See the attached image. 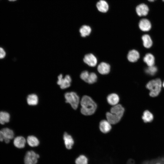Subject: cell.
Listing matches in <instances>:
<instances>
[{
	"instance_id": "obj_1",
	"label": "cell",
	"mask_w": 164,
	"mask_h": 164,
	"mask_svg": "<svg viewBox=\"0 0 164 164\" xmlns=\"http://www.w3.org/2000/svg\"><path fill=\"white\" fill-rule=\"evenodd\" d=\"M81 113L85 115H90L94 113L97 108L96 103L90 97L84 95L80 101Z\"/></svg>"
},
{
	"instance_id": "obj_2",
	"label": "cell",
	"mask_w": 164,
	"mask_h": 164,
	"mask_svg": "<svg viewBox=\"0 0 164 164\" xmlns=\"http://www.w3.org/2000/svg\"><path fill=\"white\" fill-rule=\"evenodd\" d=\"M124 111L125 109L121 104L114 106L111 109L110 112L106 113L107 120L111 124H116L120 120Z\"/></svg>"
},
{
	"instance_id": "obj_3",
	"label": "cell",
	"mask_w": 164,
	"mask_h": 164,
	"mask_svg": "<svg viewBox=\"0 0 164 164\" xmlns=\"http://www.w3.org/2000/svg\"><path fill=\"white\" fill-rule=\"evenodd\" d=\"M146 87L150 91L149 95L152 97L157 96L161 91L162 82L159 78L150 81L146 85Z\"/></svg>"
},
{
	"instance_id": "obj_4",
	"label": "cell",
	"mask_w": 164,
	"mask_h": 164,
	"mask_svg": "<svg viewBox=\"0 0 164 164\" xmlns=\"http://www.w3.org/2000/svg\"><path fill=\"white\" fill-rule=\"evenodd\" d=\"M65 101L69 104L74 109H76L79 103V97L74 92H67L64 94Z\"/></svg>"
},
{
	"instance_id": "obj_5",
	"label": "cell",
	"mask_w": 164,
	"mask_h": 164,
	"mask_svg": "<svg viewBox=\"0 0 164 164\" xmlns=\"http://www.w3.org/2000/svg\"><path fill=\"white\" fill-rule=\"evenodd\" d=\"M14 133L11 129L5 128L0 130V141H4L6 143L9 142L10 140L13 139Z\"/></svg>"
},
{
	"instance_id": "obj_6",
	"label": "cell",
	"mask_w": 164,
	"mask_h": 164,
	"mask_svg": "<svg viewBox=\"0 0 164 164\" xmlns=\"http://www.w3.org/2000/svg\"><path fill=\"white\" fill-rule=\"evenodd\" d=\"M71 82V78L69 75H67L63 77V74H60L58 76L57 83L61 89H65L69 87Z\"/></svg>"
},
{
	"instance_id": "obj_7",
	"label": "cell",
	"mask_w": 164,
	"mask_h": 164,
	"mask_svg": "<svg viewBox=\"0 0 164 164\" xmlns=\"http://www.w3.org/2000/svg\"><path fill=\"white\" fill-rule=\"evenodd\" d=\"M39 156L33 151H27L24 159L25 164H36Z\"/></svg>"
},
{
	"instance_id": "obj_8",
	"label": "cell",
	"mask_w": 164,
	"mask_h": 164,
	"mask_svg": "<svg viewBox=\"0 0 164 164\" xmlns=\"http://www.w3.org/2000/svg\"><path fill=\"white\" fill-rule=\"evenodd\" d=\"M84 62L88 65L94 67L97 63V59L93 54L89 53L86 54L83 58Z\"/></svg>"
},
{
	"instance_id": "obj_9",
	"label": "cell",
	"mask_w": 164,
	"mask_h": 164,
	"mask_svg": "<svg viewBox=\"0 0 164 164\" xmlns=\"http://www.w3.org/2000/svg\"><path fill=\"white\" fill-rule=\"evenodd\" d=\"M110 64L106 62H102L100 63L97 67L98 71L102 74H108L110 70Z\"/></svg>"
},
{
	"instance_id": "obj_10",
	"label": "cell",
	"mask_w": 164,
	"mask_h": 164,
	"mask_svg": "<svg viewBox=\"0 0 164 164\" xmlns=\"http://www.w3.org/2000/svg\"><path fill=\"white\" fill-rule=\"evenodd\" d=\"M137 14L140 16L147 15L149 11L147 5L145 4H141L138 5L136 8Z\"/></svg>"
},
{
	"instance_id": "obj_11",
	"label": "cell",
	"mask_w": 164,
	"mask_h": 164,
	"mask_svg": "<svg viewBox=\"0 0 164 164\" xmlns=\"http://www.w3.org/2000/svg\"><path fill=\"white\" fill-rule=\"evenodd\" d=\"M139 27L142 31L146 32L149 31L151 28V24L149 21L147 19H141L139 23Z\"/></svg>"
},
{
	"instance_id": "obj_12",
	"label": "cell",
	"mask_w": 164,
	"mask_h": 164,
	"mask_svg": "<svg viewBox=\"0 0 164 164\" xmlns=\"http://www.w3.org/2000/svg\"><path fill=\"white\" fill-rule=\"evenodd\" d=\"M63 139L66 148L69 149H71L74 144V140L72 137L65 132L63 135Z\"/></svg>"
},
{
	"instance_id": "obj_13",
	"label": "cell",
	"mask_w": 164,
	"mask_h": 164,
	"mask_svg": "<svg viewBox=\"0 0 164 164\" xmlns=\"http://www.w3.org/2000/svg\"><path fill=\"white\" fill-rule=\"evenodd\" d=\"M99 128L103 133H107L111 129V124L107 120H103L100 123Z\"/></svg>"
},
{
	"instance_id": "obj_14",
	"label": "cell",
	"mask_w": 164,
	"mask_h": 164,
	"mask_svg": "<svg viewBox=\"0 0 164 164\" xmlns=\"http://www.w3.org/2000/svg\"><path fill=\"white\" fill-rule=\"evenodd\" d=\"M26 140L22 136H18L15 137L13 141V144L16 148L19 149L23 148L25 145Z\"/></svg>"
},
{
	"instance_id": "obj_15",
	"label": "cell",
	"mask_w": 164,
	"mask_h": 164,
	"mask_svg": "<svg viewBox=\"0 0 164 164\" xmlns=\"http://www.w3.org/2000/svg\"><path fill=\"white\" fill-rule=\"evenodd\" d=\"M140 55L139 52L135 50H132L129 51L127 55V58L130 62H134L136 61L139 58Z\"/></svg>"
},
{
	"instance_id": "obj_16",
	"label": "cell",
	"mask_w": 164,
	"mask_h": 164,
	"mask_svg": "<svg viewBox=\"0 0 164 164\" xmlns=\"http://www.w3.org/2000/svg\"><path fill=\"white\" fill-rule=\"evenodd\" d=\"M107 101L110 105L114 106L117 104L119 101V97L115 93L111 94L107 97Z\"/></svg>"
},
{
	"instance_id": "obj_17",
	"label": "cell",
	"mask_w": 164,
	"mask_h": 164,
	"mask_svg": "<svg viewBox=\"0 0 164 164\" xmlns=\"http://www.w3.org/2000/svg\"><path fill=\"white\" fill-rule=\"evenodd\" d=\"M98 10L102 12H106L108 9V5L107 2L104 0H100L96 4Z\"/></svg>"
},
{
	"instance_id": "obj_18",
	"label": "cell",
	"mask_w": 164,
	"mask_h": 164,
	"mask_svg": "<svg viewBox=\"0 0 164 164\" xmlns=\"http://www.w3.org/2000/svg\"><path fill=\"white\" fill-rule=\"evenodd\" d=\"M27 102L30 105L35 106L37 105L38 102V97L35 94H32L29 95L27 97Z\"/></svg>"
},
{
	"instance_id": "obj_19",
	"label": "cell",
	"mask_w": 164,
	"mask_h": 164,
	"mask_svg": "<svg viewBox=\"0 0 164 164\" xmlns=\"http://www.w3.org/2000/svg\"><path fill=\"white\" fill-rule=\"evenodd\" d=\"M10 118L9 113L5 111L0 112V124L4 125L9 122Z\"/></svg>"
},
{
	"instance_id": "obj_20",
	"label": "cell",
	"mask_w": 164,
	"mask_h": 164,
	"mask_svg": "<svg viewBox=\"0 0 164 164\" xmlns=\"http://www.w3.org/2000/svg\"><path fill=\"white\" fill-rule=\"evenodd\" d=\"M27 142L28 145L32 147L38 146L39 143L38 138L33 135L28 136L27 138Z\"/></svg>"
},
{
	"instance_id": "obj_21",
	"label": "cell",
	"mask_w": 164,
	"mask_h": 164,
	"mask_svg": "<svg viewBox=\"0 0 164 164\" xmlns=\"http://www.w3.org/2000/svg\"><path fill=\"white\" fill-rule=\"evenodd\" d=\"M143 61L148 67L152 66L155 63V58L152 54L148 53L144 57Z\"/></svg>"
},
{
	"instance_id": "obj_22",
	"label": "cell",
	"mask_w": 164,
	"mask_h": 164,
	"mask_svg": "<svg viewBox=\"0 0 164 164\" xmlns=\"http://www.w3.org/2000/svg\"><path fill=\"white\" fill-rule=\"evenodd\" d=\"M91 27L86 25L82 26L79 29L80 35L83 37L88 36L91 33Z\"/></svg>"
},
{
	"instance_id": "obj_23",
	"label": "cell",
	"mask_w": 164,
	"mask_h": 164,
	"mask_svg": "<svg viewBox=\"0 0 164 164\" xmlns=\"http://www.w3.org/2000/svg\"><path fill=\"white\" fill-rule=\"evenodd\" d=\"M144 46L146 48H149L152 45V42L150 36L148 34H145L142 37Z\"/></svg>"
},
{
	"instance_id": "obj_24",
	"label": "cell",
	"mask_w": 164,
	"mask_h": 164,
	"mask_svg": "<svg viewBox=\"0 0 164 164\" xmlns=\"http://www.w3.org/2000/svg\"><path fill=\"white\" fill-rule=\"evenodd\" d=\"M142 118L145 122H150L153 120V116L149 111L146 110L144 112Z\"/></svg>"
},
{
	"instance_id": "obj_25",
	"label": "cell",
	"mask_w": 164,
	"mask_h": 164,
	"mask_svg": "<svg viewBox=\"0 0 164 164\" xmlns=\"http://www.w3.org/2000/svg\"><path fill=\"white\" fill-rule=\"evenodd\" d=\"M75 163L76 164H88L89 159L86 155L81 154L76 159Z\"/></svg>"
},
{
	"instance_id": "obj_26",
	"label": "cell",
	"mask_w": 164,
	"mask_h": 164,
	"mask_svg": "<svg viewBox=\"0 0 164 164\" xmlns=\"http://www.w3.org/2000/svg\"><path fill=\"white\" fill-rule=\"evenodd\" d=\"M97 78V75L95 73L91 72L89 73L86 82L90 84H93L96 82Z\"/></svg>"
},
{
	"instance_id": "obj_27",
	"label": "cell",
	"mask_w": 164,
	"mask_h": 164,
	"mask_svg": "<svg viewBox=\"0 0 164 164\" xmlns=\"http://www.w3.org/2000/svg\"><path fill=\"white\" fill-rule=\"evenodd\" d=\"M157 68L154 65L148 67L145 69V72L148 74L150 75H154L157 72Z\"/></svg>"
},
{
	"instance_id": "obj_28",
	"label": "cell",
	"mask_w": 164,
	"mask_h": 164,
	"mask_svg": "<svg viewBox=\"0 0 164 164\" xmlns=\"http://www.w3.org/2000/svg\"><path fill=\"white\" fill-rule=\"evenodd\" d=\"M89 73L87 70H84L80 73V78L86 82L88 78Z\"/></svg>"
},
{
	"instance_id": "obj_29",
	"label": "cell",
	"mask_w": 164,
	"mask_h": 164,
	"mask_svg": "<svg viewBox=\"0 0 164 164\" xmlns=\"http://www.w3.org/2000/svg\"><path fill=\"white\" fill-rule=\"evenodd\" d=\"M6 55V53L2 48L0 47V59L4 58Z\"/></svg>"
},
{
	"instance_id": "obj_30",
	"label": "cell",
	"mask_w": 164,
	"mask_h": 164,
	"mask_svg": "<svg viewBox=\"0 0 164 164\" xmlns=\"http://www.w3.org/2000/svg\"><path fill=\"white\" fill-rule=\"evenodd\" d=\"M153 164H162L160 162H157Z\"/></svg>"
},
{
	"instance_id": "obj_31",
	"label": "cell",
	"mask_w": 164,
	"mask_h": 164,
	"mask_svg": "<svg viewBox=\"0 0 164 164\" xmlns=\"http://www.w3.org/2000/svg\"><path fill=\"white\" fill-rule=\"evenodd\" d=\"M149 1L151 2H152L154 1L155 0H148Z\"/></svg>"
},
{
	"instance_id": "obj_32",
	"label": "cell",
	"mask_w": 164,
	"mask_h": 164,
	"mask_svg": "<svg viewBox=\"0 0 164 164\" xmlns=\"http://www.w3.org/2000/svg\"><path fill=\"white\" fill-rule=\"evenodd\" d=\"M9 1L13 2L16 1V0H8Z\"/></svg>"
},
{
	"instance_id": "obj_33",
	"label": "cell",
	"mask_w": 164,
	"mask_h": 164,
	"mask_svg": "<svg viewBox=\"0 0 164 164\" xmlns=\"http://www.w3.org/2000/svg\"><path fill=\"white\" fill-rule=\"evenodd\" d=\"M162 85H163V87H164V81Z\"/></svg>"
},
{
	"instance_id": "obj_34",
	"label": "cell",
	"mask_w": 164,
	"mask_h": 164,
	"mask_svg": "<svg viewBox=\"0 0 164 164\" xmlns=\"http://www.w3.org/2000/svg\"><path fill=\"white\" fill-rule=\"evenodd\" d=\"M163 1H164V0H162Z\"/></svg>"
}]
</instances>
